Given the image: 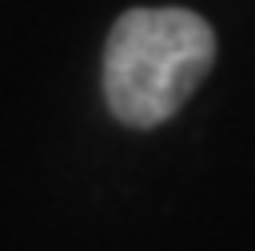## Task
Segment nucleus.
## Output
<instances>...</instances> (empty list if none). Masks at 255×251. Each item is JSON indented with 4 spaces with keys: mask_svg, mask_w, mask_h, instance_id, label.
<instances>
[{
    "mask_svg": "<svg viewBox=\"0 0 255 251\" xmlns=\"http://www.w3.org/2000/svg\"><path fill=\"white\" fill-rule=\"evenodd\" d=\"M215 60L211 24L187 8H131L104 48V96L120 124L171 120Z\"/></svg>",
    "mask_w": 255,
    "mask_h": 251,
    "instance_id": "1",
    "label": "nucleus"
}]
</instances>
